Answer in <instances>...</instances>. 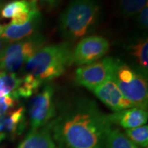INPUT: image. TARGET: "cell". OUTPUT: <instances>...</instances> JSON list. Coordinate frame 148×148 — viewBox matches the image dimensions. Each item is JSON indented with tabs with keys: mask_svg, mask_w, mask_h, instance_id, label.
I'll return each instance as SVG.
<instances>
[{
	"mask_svg": "<svg viewBox=\"0 0 148 148\" xmlns=\"http://www.w3.org/2000/svg\"><path fill=\"white\" fill-rule=\"evenodd\" d=\"M49 123L57 148H105L112 126L108 114L89 98L73 101Z\"/></svg>",
	"mask_w": 148,
	"mask_h": 148,
	"instance_id": "6da1fadb",
	"label": "cell"
},
{
	"mask_svg": "<svg viewBox=\"0 0 148 148\" xmlns=\"http://www.w3.org/2000/svg\"><path fill=\"white\" fill-rule=\"evenodd\" d=\"M100 15L97 0H73L59 17L60 34L71 41L82 39L95 29Z\"/></svg>",
	"mask_w": 148,
	"mask_h": 148,
	"instance_id": "7a4b0ae2",
	"label": "cell"
},
{
	"mask_svg": "<svg viewBox=\"0 0 148 148\" xmlns=\"http://www.w3.org/2000/svg\"><path fill=\"white\" fill-rule=\"evenodd\" d=\"M73 49L68 42L49 45L40 48L25 64L27 74L43 83L60 77L72 64Z\"/></svg>",
	"mask_w": 148,
	"mask_h": 148,
	"instance_id": "3957f363",
	"label": "cell"
},
{
	"mask_svg": "<svg viewBox=\"0 0 148 148\" xmlns=\"http://www.w3.org/2000/svg\"><path fill=\"white\" fill-rule=\"evenodd\" d=\"M114 79L123 96L134 107L147 109L148 85L147 78L121 60L116 59Z\"/></svg>",
	"mask_w": 148,
	"mask_h": 148,
	"instance_id": "277c9868",
	"label": "cell"
},
{
	"mask_svg": "<svg viewBox=\"0 0 148 148\" xmlns=\"http://www.w3.org/2000/svg\"><path fill=\"white\" fill-rule=\"evenodd\" d=\"M45 43V38L39 32L21 40L8 43L0 56V70L16 73Z\"/></svg>",
	"mask_w": 148,
	"mask_h": 148,
	"instance_id": "5b68a950",
	"label": "cell"
},
{
	"mask_svg": "<svg viewBox=\"0 0 148 148\" xmlns=\"http://www.w3.org/2000/svg\"><path fill=\"white\" fill-rule=\"evenodd\" d=\"M54 86L47 83L40 92L33 96L28 105V113L31 122V130L44 127L56 114L53 101Z\"/></svg>",
	"mask_w": 148,
	"mask_h": 148,
	"instance_id": "8992f818",
	"label": "cell"
},
{
	"mask_svg": "<svg viewBox=\"0 0 148 148\" xmlns=\"http://www.w3.org/2000/svg\"><path fill=\"white\" fill-rule=\"evenodd\" d=\"M116 59L106 57L92 64L81 66L76 70V81L81 86L92 90L113 76Z\"/></svg>",
	"mask_w": 148,
	"mask_h": 148,
	"instance_id": "52a82bcc",
	"label": "cell"
},
{
	"mask_svg": "<svg viewBox=\"0 0 148 148\" xmlns=\"http://www.w3.org/2000/svg\"><path fill=\"white\" fill-rule=\"evenodd\" d=\"M110 49L105 37L89 36L82 38L72 52V64L84 66L102 58Z\"/></svg>",
	"mask_w": 148,
	"mask_h": 148,
	"instance_id": "ba28073f",
	"label": "cell"
},
{
	"mask_svg": "<svg viewBox=\"0 0 148 148\" xmlns=\"http://www.w3.org/2000/svg\"><path fill=\"white\" fill-rule=\"evenodd\" d=\"M91 91H93L95 96L114 112L134 107L122 94L113 76Z\"/></svg>",
	"mask_w": 148,
	"mask_h": 148,
	"instance_id": "9c48e42d",
	"label": "cell"
},
{
	"mask_svg": "<svg viewBox=\"0 0 148 148\" xmlns=\"http://www.w3.org/2000/svg\"><path fill=\"white\" fill-rule=\"evenodd\" d=\"M26 125V108L24 106L0 115V142L5 139H13L21 135Z\"/></svg>",
	"mask_w": 148,
	"mask_h": 148,
	"instance_id": "30bf717a",
	"label": "cell"
},
{
	"mask_svg": "<svg viewBox=\"0 0 148 148\" xmlns=\"http://www.w3.org/2000/svg\"><path fill=\"white\" fill-rule=\"evenodd\" d=\"M42 21L41 14L40 11H37L32 18L21 26H15L12 24H8L3 27V32L0 37L5 40L8 43L15 42L27 37L33 36L38 32Z\"/></svg>",
	"mask_w": 148,
	"mask_h": 148,
	"instance_id": "8fae6325",
	"label": "cell"
},
{
	"mask_svg": "<svg viewBox=\"0 0 148 148\" xmlns=\"http://www.w3.org/2000/svg\"><path fill=\"white\" fill-rule=\"evenodd\" d=\"M108 117L111 123H117L124 129H131L145 125L147 122L148 114L146 110L132 107L108 114Z\"/></svg>",
	"mask_w": 148,
	"mask_h": 148,
	"instance_id": "7c38bea8",
	"label": "cell"
},
{
	"mask_svg": "<svg viewBox=\"0 0 148 148\" xmlns=\"http://www.w3.org/2000/svg\"><path fill=\"white\" fill-rule=\"evenodd\" d=\"M17 148H57L51 134L49 123L36 130H31Z\"/></svg>",
	"mask_w": 148,
	"mask_h": 148,
	"instance_id": "4fadbf2b",
	"label": "cell"
},
{
	"mask_svg": "<svg viewBox=\"0 0 148 148\" xmlns=\"http://www.w3.org/2000/svg\"><path fill=\"white\" fill-rule=\"evenodd\" d=\"M129 53L138 66V71L145 78L148 73V40L147 37L138 38L129 46Z\"/></svg>",
	"mask_w": 148,
	"mask_h": 148,
	"instance_id": "5bb4252c",
	"label": "cell"
},
{
	"mask_svg": "<svg viewBox=\"0 0 148 148\" xmlns=\"http://www.w3.org/2000/svg\"><path fill=\"white\" fill-rule=\"evenodd\" d=\"M105 148H140L118 128L111 127L106 133Z\"/></svg>",
	"mask_w": 148,
	"mask_h": 148,
	"instance_id": "9a60e30c",
	"label": "cell"
},
{
	"mask_svg": "<svg viewBox=\"0 0 148 148\" xmlns=\"http://www.w3.org/2000/svg\"><path fill=\"white\" fill-rule=\"evenodd\" d=\"M21 78L16 73L0 70V98L5 95H10L14 98Z\"/></svg>",
	"mask_w": 148,
	"mask_h": 148,
	"instance_id": "2e32d148",
	"label": "cell"
},
{
	"mask_svg": "<svg viewBox=\"0 0 148 148\" xmlns=\"http://www.w3.org/2000/svg\"><path fill=\"white\" fill-rule=\"evenodd\" d=\"M42 84L41 81L32 75L26 74L21 78V82L14 95V98L16 100L20 98H29L36 92Z\"/></svg>",
	"mask_w": 148,
	"mask_h": 148,
	"instance_id": "e0dca14e",
	"label": "cell"
},
{
	"mask_svg": "<svg viewBox=\"0 0 148 148\" xmlns=\"http://www.w3.org/2000/svg\"><path fill=\"white\" fill-rule=\"evenodd\" d=\"M147 2L148 0H118L119 10L123 17L130 18L147 5Z\"/></svg>",
	"mask_w": 148,
	"mask_h": 148,
	"instance_id": "ac0fdd59",
	"label": "cell"
},
{
	"mask_svg": "<svg viewBox=\"0 0 148 148\" xmlns=\"http://www.w3.org/2000/svg\"><path fill=\"white\" fill-rule=\"evenodd\" d=\"M34 2L27 0H14L7 3L1 10V16L5 19H12L23 11L27 10L32 7Z\"/></svg>",
	"mask_w": 148,
	"mask_h": 148,
	"instance_id": "d6986e66",
	"label": "cell"
},
{
	"mask_svg": "<svg viewBox=\"0 0 148 148\" xmlns=\"http://www.w3.org/2000/svg\"><path fill=\"white\" fill-rule=\"evenodd\" d=\"M125 135L138 147H147L148 145V127L143 125L131 129H126Z\"/></svg>",
	"mask_w": 148,
	"mask_h": 148,
	"instance_id": "ffe728a7",
	"label": "cell"
},
{
	"mask_svg": "<svg viewBox=\"0 0 148 148\" xmlns=\"http://www.w3.org/2000/svg\"><path fill=\"white\" fill-rule=\"evenodd\" d=\"M15 98L12 97L10 95H5L0 98V115L5 114L8 113L16 105Z\"/></svg>",
	"mask_w": 148,
	"mask_h": 148,
	"instance_id": "44dd1931",
	"label": "cell"
},
{
	"mask_svg": "<svg viewBox=\"0 0 148 148\" xmlns=\"http://www.w3.org/2000/svg\"><path fill=\"white\" fill-rule=\"evenodd\" d=\"M136 16L138 27L143 30H147L148 27V5L145 6Z\"/></svg>",
	"mask_w": 148,
	"mask_h": 148,
	"instance_id": "7402d4cb",
	"label": "cell"
},
{
	"mask_svg": "<svg viewBox=\"0 0 148 148\" xmlns=\"http://www.w3.org/2000/svg\"><path fill=\"white\" fill-rule=\"evenodd\" d=\"M8 45V43L5 40H3L2 37H0V56H1V54L3 52L4 49Z\"/></svg>",
	"mask_w": 148,
	"mask_h": 148,
	"instance_id": "603a6c76",
	"label": "cell"
},
{
	"mask_svg": "<svg viewBox=\"0 0 148 148\" xmlns=\"http://www.w3.org/2000/svg\"><path fill=\"white\" fill-rule=\"evenodd\" d=\"M40 1L45 2V3H46L50 6H55L60 2V0H40Z\"/></svg>",
	"mask_w": 148,
	"mask_h": 148,
	"instance_id": "cb8c5ba5",
	"label": "cell"
},
{
	"mask_svg": "<svg viewBox=\"0 0 148 148\" xmlns=\"http://www.w3.org/2000/svg\"><path fill=\"white\" fill-rule=\"evenodd\" d=\"M2 32H3V26L0 25V36H1V34H2Z\"/></svg>",
	"mask_w": 148,
	"mask_h": 148,
	"instance_id": "d4e9b609",
	"label": "cell"
},
{
	"mask_svg": "<svg viewBox=\"0 0 148 148\" xmlns=\"http://www.w3.org/2000/svg\"><path fill=\"white\" fill-rule=\"evenodd\" d=\"M28 2H36L37 0H27Z\"/></svg>",
	"mask_w": 148,
	"mask_h": 148,
	"instance_id": "484cf974",
	"label": "cell"
}]
</instances>
